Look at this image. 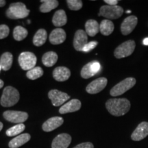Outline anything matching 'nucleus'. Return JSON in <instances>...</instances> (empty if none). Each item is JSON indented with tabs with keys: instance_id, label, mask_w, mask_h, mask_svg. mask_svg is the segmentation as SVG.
Listing matches in <instances>:
<instances>
[{
	"instance_id": "f257e3e1",
	"label": "nucleus",
	"mask_w": 148,
	"mask_h": 148,
	"mask_svg": "<svg viewBox=\"0 0 148 148\" xmlns=\"http://www.w3.org/2000/svg\"><path fill=\"white\" fill-rule=\"evenodd\" d=\"M106 107L112 115L120 116L128 112L130 108V102L125 98H114L106 101Z\"/></svg>"
},
{
	"instance_id": "f03ea898",
	"label": "nucleus",
	"mask_w": 148,
	"mask_h": 148,
	"mask_svg": "<svg viewBox=\"0 0 148 148\" xmlns=\"http://www.w3.org/2000/svg\"><path fill=\"white\" fill-rule=\"evenodd\" d=\"M19 92L12 86H6L3 89L0 103L3 107H10L15 105L19 100Z\"/></svg>"
},
{
	"instance_id": "7ed1b4c3",
	"label": "nucleus",
	"mask_w": 148,
	"mask_h": 148,
	"mask_svg": "<svg viewBox=\"0 0 148 148\" xmlns=\"http://www.w3.org/2000/svg\"><path fill=\"white\" fill-rule=\"evenodd\" d=\"M29 10L26 5L21 2L11 3L6 10V16L11 19H19L27 17L29 15Z\"/></svg>"
},
{
	"instance_id": "20e7f679",
	"label": "nucleus",
	"mask_w": 148,
	"mask_h": 148,
	"mask_svg": "<svg viewBox=\"0 0 148 148\" xmlns=\"http://www.w3.org/2000/svg\"><path fill=\"white\" fill-rule=\"evenodd\" d=\"M136 84V79L134 77H127L118 83L112 88L110 93L112 96H119L132 88Z\"/></svg>"
},
{
	"instance_id": "39448f33",
	"label": "nucleus",
	"mask_w": 148,
	"mask_h": 148,
	"mask_svg": "<svg viewBox=\"0 0 148 148\" xmlns=\"http://www.w3.org/2000/svg\"><path fill=\"white\" fill-rule=\"evenodd\" d=\"M123 9L119 5H102L99 10V16H102L109 19H116L121 17Z\"/></svg>"
},
{
	"instance_id": "423d86ee",
	"label": "nucleus",
	"mask_w": 148,
	"mask_h": 148,
	"mask_svg": "<svg viewBox=\"0 0 148 148\" xmlns=\"http://www.w3.org/2000/svg\"><path fill=\"white\" fill-rule=\"evenodd\" d=\"M135 46L136 44L133 40H129L123 42L115 49L114 52V56L119 59L129 56L134 52Z\"/></svg>"
},
{
	"instance_id": "0eeeda50",
	"label": "nucleus",
	"mask_w": 148,
	"mask_h": 148,
	"mask_svg": "<svg viewBox=\"0 0 148 148\" xmlns=\"http://www.w3.org/2000/svg\"><path fill=\"white\" fill-rule=\"evenodd\" d=\"M37 61L34 53L29 51L22 52L18 56V64L22 69L30 70L35 67Z\"/></svg>"
},
{
	"instance_id": "6e6552de",
	"label": "nucleus",
	"mask_w": 148,
	"mask_h": 148,
	"mask_svg": "<svg viewBox=\"0 0 148 148\" xmlns=\"http://www.w3.org/2000/svg\"><path fill=\"white\" fill-rule=\"evenodd\" d=\"M3 117L7 121L14 123H23L28 118V114L25 112L16 110H6L3 112Z\"/></svg>"
},
{
	"instance_id": "1a4fd4ad",
	"label": "nucleus",
	"mask_w": 148,
	"mask_h": 148,
	"mask_svg": "<svg viewBox=\"0 0 148 148\" xmlns=\"http://www.w3.org/2000/svg\"><path fill=\"white\" fill-rule=\"evenodd\" d=\"M101 70V65L97 61L88 62L83 66L81 71V76L84 79L90 78L99 73Z\"/></svg>"
},
{
	"instance_id": "9d476101",
	"label": "nucleus",
	"mask_w": 148,
	"mask_h": 148,
	"mask_svg": "<svg viewBox=\"0 0 148 148\" xmlns=\"http://www.w3.org/2000/svg\"><path fill=\"white\" fill-rule=\"evenodd\" d=\"M48 97L51 99V103L54 106H60L69 99L70 96L64 92L54 89L51 90L48 93Z\"/></svg>"
},
{
	"instance_id": "9b49d317",
	"label": "nucleus",
	"mask_w": 148,
	"mask_h": 148,
	"mask_svg": "<svg viewBox=\"0 0 148 148\" xmlns=\"http://www.w3.org/2000/svg\"><path fill=\"white\" fill-rule=\"evenodd\" d=\"M108 80L106 77H99L93 80L86 86V92L90 94H96L101 92L106 86Z\"/></svg>"
},
{
	"instance_id": "f8f14e48",
	"label": "nucleus",
	"mask_w": 148,
	"mask_h": 148,
	"mask_svg": "<svg viewBox=\"0 0 148 148\" xmlns=\"http://www.w3.org/2000/svg\"><path fill=\"white\" fill-rule=\"evenodd\" d=\"M138 23V18L136 16L131 15L127 16L123 20L121 25V31L122 34H130L134 30Z\"/></svg>"
},
{
	"instance_id": "ddd939ff",
	"label": "nucleus",
	"mask_w": 148,
	"mask_h": 148,
	"mask_svg": "<svg viewBox=\"0 0 148 148\" xmlns=\"http://www.w3.org/2000/svg\"><path fill=\"white\" fill-rule=\"evenodd\" d=\"M87 34L82 29H78L75 32L73 39V47L77 51H82L83 48L88 43Z\"/></svg>"
},
{
	"instance_id": "4468645a",
	"label": "nucleus",
	"mask_w": 148,
	"mask_h": 148,
	"mask_svg": "<svg viewBox=\"0 0 148 148\" xmlns=\"http://www.w3.org/2000/svg\"><path fill=\"white\" fill-rule=\"evenodd\" d=\"M148 136V122L139 123L131 135V138L134 141H140Z\"/></svg>"
},
{
	"instance_id": "2eb2a0df",
	"label": "nucleus",
	"mask_w": 148,
	"mask_h": 148,
	"mask_svg": "<svg viewBox=\"0 0 148 148\" xmlns=\"http://www.w3.org/2000/svg\"><path fill=\"white\" fill-rule=\"evenodd\" d=\"M71 142V136L63 133L56 136L51 143V148H67Z\"/></svg>"
},
{
	"instance_id": "dca6fc26",
	"label": "nucleus",
	"mask_w": 148,
	"mask_h": 148,
	"mask_svg": "<svg viewBox=\"0 0 148 148\" xmlns=\"http://www.w3.org/2000/svg\"><path fill=\"white\" fill-rule=\"evenodd\" d=\"M64 123V119L60 116H53L49 118L42 124V128L45 132H51L58 128Z\"/></svg>"
},
{
	"instance_id": "f3484780",
	"label": "nucleus",
	"mask_w": 148,
	"mask_h": 148,
	"mask_svg": "<svg viewBox=\"0 0 148 148\" xmlns=\"http://www.w3.org/2000/svg\"><path fill=\"white\" fill-rule=\"evenodd\" d=\"M81 101L79 99H73L64 103L62 107H60L59 112L60 114H66L69 112H73L79 110L81 108Z\"/></svg>"
},
{
	"instance_id": "a211bd4d",
	"label": "nucleus",
	"mask_w": 148,
	"mask_h": 148,
	"mask_svg": "<svg viewBox=\"0 0 148 148\" xmlns=\"http://www.w3.org/2000/svg\"><path fill=\"white\" fill-rule=\"evenodd\" d=\"M49 41L53 45L62 43L66 39V33L62 28L54 29L49 35Z\"/></svg>"
},
{
	"instance_id": "6ab92c4d",
	"label": "nucleus",
	"mask_w": 148,
	"mask_h": 148,
	"mask_svg": "<svg viewBox=\"0 0 148 148\" xmlns=\"http://www.w3.org/2000/svg\"><path fill=\"white\" fill-rule=\"evenodd\" d=\"M71 76V71L65 66H58L53 71V77L56 81L64 82L67 80Z\"/></svg>"
},
{
	"instance_id": "aec40b11",
	"label": "nucleus",
	"mask_w": 148,
	"mask_h": 148,
	"mask_svg": "<svg viewBox=\"0 0 148 148\" xmlns=\"http://www.w3.org/2000/svg\"><path fill=\"white\" fill-rule=\"evenodd\" d=\"M31 136L28 133L21 134L14 137L9 142L8 146L10 148H18L25 144L30 140Z\"/></svg>"
},
{
	"instance_id": "412c9836",
	"label": "nucleus",
	"mask_w": 148,
	"mask_h": 148,
	"mask_svg": "<svg viewBox=\"0 0 148 148\" xmlns=\"http://www.w3.org/2000/svg\"><path fill=\"white\" fill-rule=\"evenodd\" d=\"M67 22V18L65 11L63 10H57L52 18V23L56 27H61L65 25Z\"/></svg>"
},
{
	"instance_id": "4be33fe9",
	"label": "nucleus",
	"mask_w": 148,
	"mask_h": 148,
	"mask_svg": "<svg viewBox=\"0 0 148 148\" xmlns=\"http://www.w3.org/2000/svg\"><path fill=\"white\" fill-rule=\"evenodd\" d=\"M86 33L90 36H95L99 32V25L97 21L89 19L85 23Z\"/></svg>"
},
{
	"instance_id": "5701e85b",
	"label": "nucleus",
	"mask_w": 148,
	"mask_h": 148,
	"mask_svg": "<svg viewBox=\"0 0 148 148\" xmlns=\"http://www.w3.org/2000/svg\"><path fill=\"white\" fill-rule=\"evenodd\" d=\"M13 60L12 54L10 52H5L0 58V66L3 71H8L11 68Z\"/></svg>"
},
{
	"instance_id": "b1692460",
	"label": "nucleus",
	"mask_w": 148,
	"mask_h": 148,
	"mask_svg": "<svg viewBox=\"0 0 148 148\" xmlns=\"http://www.w3.org/2000/svg\"><path fill=\"white\" fill-rule=\"evenodd\" d=\"M58 60V55L53 51L45 53L42 57V62L43 64L48 67L54 65Z\"/></svg>"
},
{
	"instance_id": "393cba45",
	"label": "nucleus",
	"mask_w": 148,
	"mask_h": 148,
	"mask_svg": "<svg viewBox=\"0 0 148 148\" xmlns=\"http://www.w3.org/2000/svg\"><path fill=\"white\" fill-rule=\"evenodd\" d=\"M47 38V32L45 29H40L37 31L33 38V43L36 47L42 46L46 42Z\"/></svg>"
},
{
	"instance_id": "a878e982",
	"label": "nucleus",
	"mask_w": 148,
	"mask_h": 148,
	"mask_svg": "<svg viewBox=\"0 0 148 148\" xmlns=\"http://www.w3.org/2000/svg\"><path fill=\"white\" fill-rule=\"evenodd\" d=\"M114 28V24L108 19H104L99 24V32L104 36H108L112 34Z\"/></svg>"
},
{
	"instance_id": "bb28decb",
	"label": "nucleus",
	"mask_w": 148,
	"mask_h": 148,
	"mask_svg": "<svg viewBox=\"0 0 148 148\" xmlns=\"http://www.w3.org/2000/svg\"><path fill=\"white\" fill-rule=\"evenodd\" d=\"M40 1L42 2V3L40 6V10L43 13L50 12L53 9L57 8L59 4L58 1L56 0H41Z\"/></svg>"
},
{
	"instance_id": "cd10ccee",
	"label": "nucleus",
	"mask_w": 148,
	"mask_h": 148,
	"mask_svg": "<svg viewBox=\"0 0 148 148\" xmlns=\"http://www.w3.org/2000/svg\"><path fill=\"white\" fill-rule=\"evenodd\" d=\"M27 30L22 26H16L14 27L13 30V37L17 41L25 39L27 36Z\"/></svg>"
},
{
	"instance_id": "c85d7f7f",
	"label": "nucleus",
	"mask_w": 148,
	"mask_h": 148,
	"mask_svg": "<svg viewBox=\"0 0 148 148\" xmlns=\"http://www.w3.org/2000/svg\"><path fill=\"white\" fill-rule=\"evenodd\" d=\"M25 126L23 123H19L8 129L5 132V134L8 136H14L16 135L20 134L25 130Z\"/></svg>"
},
{
	"instance_id": "c756f323",
	"label": "nucleus",
	"mask_w": 148,
	"mask_h": 148,
	"mask_svg": "<svg viewBox=\"0 0 148 148\" xmlns=\"http://www.w3.org/2000/svg\"><path fill=\"white\" fill-rule=\"evenodd\" d=\"M42 75H43V70L40 66H36V67H34L32 69L29 70L26 73L27 78L32 79V80H34V79L39 78Z\"/></svg>"
},
{
	"instance_id": "7c9ffc66",
	"label": "nucleus",
	"mask_w": 148,
	"mask_h": 148,
	"mask_svg": "<svg viewBox=\"0 0 148 148\" xmlns=\"http://www.w3.org/2000/svg\"><path fill=\"white\" fill-rule=\"evenodd\" d=\"M66 3L71 10H79L82 7V1L80 0H67Z\"/></svg>"
},
{
	"instance_id": "2f4dec72",
	"label": "nucleus",
	"mask_w": 148,
	"mask_h": 148,
	"mask_svg": "<svg viewBox=\"0 0 148 148\" xmlns=\"http://www.w3.org/2000/svg\"><path fill=\"white\" fill-rule=\"evenodd\" d=\"M10 29L6 25H0V39H3L8 36Z\"/></svg>"
},
{
	"instance_id": "473e14b6",
	"label": "nucleus",
	"mask_w": 148,
	"mask_h": 148,
	"mask_svg": "<svg viewBox=\"0 0 148 148\" xmlns=\"http://www.w3.org/2000/svg\"><path fill=\"white\" fill-rule=\"evenodd\" d=\"M97 44L98 42L97 41H90L89 42H88V43L84 46V48H83L82 51L86 53L89 52V51H91L92 49H93L97 45Z\"/></svg>"
},
{
	"instance_id": "72a5a7b5",
	"label": "nucleus",
	"mask_w": 148,
	"mask_h": 148,
	"mask_svg": "<svg viewBox=\"0 0 148 148\" xmlns=\"http://www.w3.org/2000/svg\"><path fill=\"white\" fill-rule=\"evenodd\" d=\"M73 148H94V146L92 143H90V142H86V143L79 144Z\"/></svg>"
},
{
	"instance_id": "f704fd0d",
	"label": "nucleus",
	"mask_w": 148,
	"mask_h": 148,
	"mask_svg": "<svg viewBox=\"0 0 148 148\" xmlns=\"http://www.w3.org/2000/svg\"><path fill=\"white\" fill-rule=\"evenodd\" d=\"M104 2L108 5H116L119 1L117 0H104Z\"/></svg>"
},
{
	"instance_id": "c9c22d12",
	"label": "nucleus",
	"mask_w": 148,
	"mask_h": 148,
	"mask_svg": "<svg viewBox=\"0 0 148 148\" xmlns=\"http://www.w3.org/2000/svg\"><path fill=\"white\" fill-rule=\"evenodd\" d=\"M143 44L144 45H148V37L144 38L143 40Z\"/></svg>"
},
{
	"instance_id": "e433bc0d",
	"label": "nucleus",
	"mask_w": 148,
	"mask_h": 148,
	"mask_svg": "<svg viewBox=\"0 0 148 148\" xmlns=\"http://www.w3.org/2000/svg\"><path fill=\"white\" fill-rule=\"evenodd\" d=\"M5 3L6 1H4V0H0V7H3L5 5Z\"/></svg>"
},
{
	"instance_id": "4c0bfd02",
	"label": "nucleus",
	"mask_w": 148,
	"mask_h": 148,
	"mask_svg": "<svg viewBox=\"0 0 148 148\" xmlns=\"http://www.w3.org/2000/svg\"><path fill=\"white\" fill-rule=\"evenodd\" d=\"M3 81L1 80V79H0V88H1L3 86Z\"/></svg>"
},
{
	"instance_id": "58836bf2",
	"label": "nucleus",
	"mask_w": 148,
	"mask_h": 148,
	"mask_svg": "<svg viewBox=\"0 0 148 148\" xmlns=\"http://www.w3.org/2000/svg\"><path fill=\"white\" fill-rule=\"evenodd\" d=\"M3 128V123H1V122H0V131Z\"/></svg>"
},
{
	"instance_id": "ea45409f",
	"label": "nucleus",
	"mask_w": 148,
	"mask_h": 148,
	"mask_svg": "<svg viewBox=\"0 0 148 148\" xmlns=\"http://www.w3.org/2000/svg\"><path fill=\"white\" fill-rule=\"evenodd\" d=\"M131 12V10H127L126 11V13H130Z\"/></svg>"
},
{
	"instance_id": "a19ab883",
	"label": "nucleus",
	"mask_w": 148,
	"mask_h": 148,
	"mask_svg": "<svg viewBox=\"0 0 148 148\" xmlns=\"http://www.w3.org/2000/svg\"><path fill=\"white\" fill-rule=\"evenodd\" d=\"M1 66H0V71H1Z\"/></svg>"
}]
</instances>
